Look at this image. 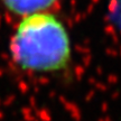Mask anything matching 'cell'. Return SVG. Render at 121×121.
Returning a JSON list of instances; mask_svg holds the SVG:
<instances>
[{
  "label": "cell",
  "mask_w": 121,
  "mask_h": 121,
  "mask_svg": "<svg viewBox=\"0 0 121 121\" xmlns=\"http://www.w3.org/2000/svg\"><path fill=\"white\" fill-rule=\"evenodd\" d=\"M10 53L24 71L55 73L67 67L71 42L63 24L49 13H33L19 22L10 42Z\"/></svg>",
  "instance_id": "1"
},
{
  "label": "cell",
  "mask_w": 121,
  "mask_h": 121,
  "mask_svg": "<svg viewBox=\"0 0 121 121\" xmlns=\"http://www.w3.org/2000/svg\"><path fill=\"white\" fill-rule=\"evenodd\" d=\"M6 8L22 16L43 13L52 7L57 0H1Z\"/></svg>",
  "instance_id": "2"
}]
</instances>
